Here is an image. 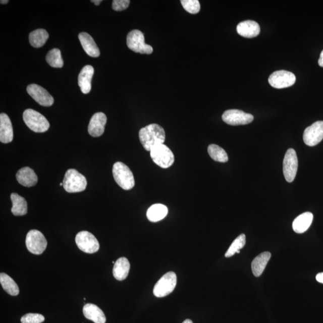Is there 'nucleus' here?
Returning a JSON list of instances; mask_svg holds the SVG:
<instances>
[{
    "instance_id": "obj_1",
    "label": "nucleus",
    "mask_w": 323,
    "mask_h": 323,
    "mask_svg": "<svg viewBox=\"0 0 323 323\" xmlns=\"http://www.w3.org/2000/svg\"><path fill=\"white\" fill-rule=\"evenodd\" d=\"M166 132L160 125L153 124L146 126L139 132V138L145 150L150 151L158 145L164 144Z\"/></svg>"
},
{
    "instance_id": "obj_2",
    "label": "nucleus",
    "mask_w": 323,
    "mask_h": 323,
    "mask_svg": "<svg viewBox=\"0 0 323 323\" xmlns=\"http://www.w3.org/2000/svg\"><path fill=\"white\" fill-rule=\"evenodd\" d=\"M113 174L116 182L124 190H131L135 186L133 174L129 168L121 162L116 163L113 167Z\"/></svg>"
},
{
    "instance_id": "obj_3",
    "label": "nucleus",
    "mask_w": 323,
    "mask_h": 323,
    "mask_svg": "<svg viewBox=\"0 0 323 323\" xmlns=\"http://www.w3.org/2000/svg\"><path fill=\"white\" fill-rule=\"evenodd\" d=\"M63 183L64 189L69 193L83 192L87 186L85 177L74 169L67 171Z\"/></svg>"
},
{
    "instance_id": "obj_4",
    "label": "nucleus",
    "mask_w": 323,
    "mask_h": 323,
    "mask_svg": "<svg viewBox=\"0 0 323 323\" xmlns=\"http://www.w3.org/2000/svg\"><path fill=\"white\" fill-rule=\"evenodd\" d=\"M23 119L27 127L37 133H43L49 129L50 124L47 119L34 110H26L23 113Z\"/></svg>"
},
{
    "instance_id": "obj_5",
    "label": "nucleus",
    "mask_w": 323,
    "mask_h": 323,
    "mask_svg": "<svg viewBox=\"0 0 323 323\" xmlns=\"http://www.w3.org/2000/svg\"><path fill=\"white\" fill-rule=\"evenodd\" d=\"M127 43L129 48L135 52L147 55L153 53V47L145 43L144 34L140 30H134L129 32Z\"/></svg>"
},
{
    "instance_id": "obj_6",
    "label": "nucleus",
    "mask_w": 323,
    "mask_h": 323,
    "mask_svg": "<svg viewBox=\"0 0 323 323\" xmlns=\"http://www.w3.org/2000/svg\"><path fill=\"white\" fill-rule=\"evenodd\" d=\"M154 163L163 169H168L174 163V155L169 147L164 144L157 145L150 151Z\"/></svg>"
},
{
    "instance_id": "obj_7",
    "label": "nucleus",
    "mask_w": 323,
    "mask_h": 323,
    "mask_svg": "<svg viewBox=\"0 0 323 323\" xmlns=\"http://www.w3.org/2000/svg\"><path fill=\"white\" fill-rule=\"evenodd\" d=\"M177 276L175 273L169 272L158 281L153 289V294L157 298H164L170 295L176 288Z\"/></svg>"
},
{
    "instance_id": "obj_8",
    "label": "nucleus",
    "mask_w": 323,
    "mask_h": 323,
    "mask_svg": "<svg viewBox=\"0 0 323 323\" xmlns=\"http://www.w3.org/2000/svg\"><path fill=\"white\" fill-rule=\"evenodd\" d=\"M47 245L46 239L41 232L35 229L28 232L26 237V246L30 253L41 254L46 250Z\"/></svg>"
},
{
    "instance_id": "obj_9",
    "label": "nucleus",
    "mask_w": 323,
    "mask_h": 323,
    "mask_svg": "<svg viewBox=\"0 0 323 323\" xmlns=\"http://www.w3.org/2000/svg\"><path fill=\"white\" fill-rule=\"evenodd\" d=\"M76 242L80 250L86 253H95L99 249L98 241L88 231H81L77 234Z\"/></svg>"
},
{
    "instance_id": "obj_10",
    "label": "nucleus",
    "mask_w": 323,
    "mask_h": 323,
    "mask_svg": "<svg viewBox=\"0 0 323 323\" xmlns=\"http://www.w3.org/2000/svg\"><path fill=\"white\" fill-rule=\"evenodd\" d=\"M296 80L293 73L286 70H279L271 74L268 82L274 88L283 89L293 86Z\"/></svg>"
},
{
    "instance_id": "obj_11",
    "label": "nucleus",
    "mask_w": 323,
    "mask_h": 323,
    "mask_svg": "<svg viewBox=\"0 0 323 323\" xmlns=\"http://www.w3.org/2000/svg\"><path fill=\"white\" fill-rule=\"evenodd\" d=\"M298 160L295 150L290 148L287 151L283 161V173L287 182L295 180L298 171Z\"/></svg>"
},
{
    "instance_id": "obj_12",
    "label": "nucleus",
    "mask_w": 323,
    "mask_h": 323,
    "mask_svg": "<svg viewBox=\"0 0 323 323\" xmlns=\"http://www.w3.org/2000/svg\"><path fill=\"white\" fill-rule=\"evenodd\" d=\"M222 119L229 125L238 126L250 124L254 120L253 116L240 110H228L222 115Z\"/></svg>"
},
{
    "instance_id": "obj_13",
    "label": "nucleus",
    "mask_w": 323,
    "mask_h": 323,
    "mask_svg": "<svg viewBox=\"0 0 323 323\" xmlns=\"http://www.w3.org/2000/svg\"><path fill=\"white\" fill-rule=\"evenodd\" d=\"M303 138L305 144L310 147L320 143L323 139V121L316 122L306 128Z\"/></svg>"
},
{
    "instance_id": "obj_14",
    "label": "nucleus",
    "mask_w": 323,
    "mask_h": 323,
    "mask_svg": "<svg viewBox=\"0 0 323 323\" xmlns=\"http://www.w3.org/2000/svg\"><path fill=\"white\" fill-rule=\"evenodd\" d=\"M28 94L38 104L44 106L52 105L54 99L47 90L37 84H31L27 88Z\"/></svg>"
},
{
    "instance_id": "obj_15",
    "label": "nucleus",
    "mask_w": 323,
    "mask_h": 323,
    "mask_svg": "<svg viewBox=\"0 0 323 323\" xmlns=\"http://www.w3.org/2000/svg\"><path fill=\"white\" fill-rule=\"evenodd\" d=\"M106 116L104 113H96L90 119L88 126L89 134L93 137L101 136L105 131Z\"/></svg>"
},
{
    "instance_id": "obj_16",
    "label": "nucleus",
    "mask_w": 323,
    "mask_h": 323,
    "mask_svg": "<svg viewBox=\"0 0 323 323\" xmlns=\"http://www.w3.org/2000/svg\"><path fill=\"white\" fill-rule=\"evenodd\" d=\"M14 140V131L11 119L5 113L0 115V141L7 144Z\"/></svg>"
},
{
    "instance_id": "obj_17",
    "label": "nucleus",
    "mask_w": 323,
    "mask_h": 323,
    "mask_svg": "<svg viewBox=\"0 0 323 323\" xmlns=\"http://www.w3.org/2000/svg\"><path fill=\"white\" fill-rule=\"evenodd\" d=\"M94 74V69L91 66L84 67L78 77L79 86L84 94L89 93L91 90V81Z\"/></svg>"
},
{
    "instance_id": "obj_18",
    "label": "nucleus",
    "mask_w": 323,
    "mask_h": 323,
    "mask_svg": "<svg viewBox=\"0 0 323 323\" xmlns=\"http://www.w3.org/2000/svg\"><path fill=\"white\" fill-rule=\"evenodd\" d=\"M16 179L20 185L30 187L36 185L38 177L33 170L30 167L22 168L16 174Z\"/></svg>"
},
{
    "instance_id": "obj_19",
    "label": "nucleus",
    "mask_w": 323,
    "mask_h": 323,
    "mask_svg": "<svg viewBox=\"0 0 323 323\" xmlns=\"http://www.w3.org/2000/svg\"><path fill=\"white\" fill-rule=\"evenodd\" d=\"M237 31L242 37L253 38L260 34V28L256 22L248 20L240 22L237 25Z\"/></svg>"
},
{
    "instance_id": "obj_20",
    "label": "nucleus",
    "mask_w": 323,
    "mask_h": 323,
    "mask_svg": "<svg viewBox=\"0 0 323 323\" xmlns=\"http://www.w3.org/2000/svg\"><path fill=\"white\" fill-rule=\"evenodd\" d=\"M79 38L81 44L85 52L91 57H98L100 51L94 40L87 32H81L79 35Z\"/></svg>"
},
{
    "instance_id": "obj_21",
    "label": "nucleus",
    "mask_w": 323,
    "mask_h": 323,
    "mask_svg": "<svg viewBox=\"0 0 323 323\" xmlns=\"http://www.w3.org/2000/svg\"><path fill=\"white\" fill-rule=\"evenodd\" d=\"M83 312L87 319L95 323H105L106 317L102 310L92 303H87L83 306Z\"/></svg>"
},
{
    "instance_id": "obj_22",
    "label": "nucleus",
    "mask_w": 323,
    "mask_h": 323,
    "mask_svg": "<svg viewBox=\"0 0 323 323\" xmlns=\"http://www.w3.org/2000/svg\"><path fill=\"white\" fill-rule=\"evenodd\" d=\"M313 214L311 212L303 213L297 217L293 222V231L297 234H303L306 232L312 224Z\"/></svg>"
},
{
    "instance_id": "obj_23",
    "label": "nucleus",
    "mask_w": 323,
    "mask_h": 323,
    "mask_svg": "<svg viewBox=\"0 0 323 323\" xmlns=\"http://www.w3.org/2000/svg\"><path fill=\"white\" fill-rule=\"evenodd\" d=\"M130 270V263L126 257L119 258L113 267V274L115 279L123 281L127 279Z\"/></svg>"
},
{
    "instance_id": "obj_24",
    "label": "nucleus",
    "mask_w": 323,
    "mask_h": 323,
    "mask_svg": "<svg viewBox=\"0 0 323 323\" xmlns=\"http://www.w3.org/2000/svg\"><path fill=\"white\" fill-rule=\"evenodd\" d=\"M271 257L270 252H263L252 261L251 270L255 277H258L262 274Z\"/></svg>"
},
{
    "instance_id": "obj_25",
    "label": "nucleus",
    "mask_w": 323,
    "mask_h": 323,
    "mask_svg": "<svg viewBox=\"0 0 323 323\" xmlns=\"http://www.w3.org/2000/svg\"><path fill=\"white\" fill-rule=\"evenodd\" d=\"M11 198L13 205L11 209L12 214L15 216H22L27 214V202L25 198L16 193L11 194Z\"/></svg>"
},
{
    "instance_id": "obj_26",
    "label": "nucleus",
    "mask_w": 323,
    "mask_h": 323,
    "mask_svg": "<svg viewBox=\"0 0 323 323\" xmlns=\"http://www.w3.org/2000/svg\"><path fill=\"white\" fill-rule=\"evenodd\" d=\"M168 208L166 205L156 203L151 205L148 209L147 217L148 221L151 222H157L164 219L168 214Z\"/></svg>"
},
{
    "instance_id": "obj_27",
    "label": "nucleus",
    "mask_w": 323,
    "mask_h": 323,
    "mask_svg": "<svg viewBox=\"0 0 323 323\" xmlns=\"http://www.w3.org/2000/svg\"><path fill=\"white\" fill-rule=\"evenodd\" d=\"M48 38V32L43 29H38V30L32 31L29 35L30 43L32 47L39 48L46 43Z\"/></svg>"
},
{
    "instance_id": "obj_28",
    "label": "nucleus",
    "mask_w": 323,
    "mask_h": 323,
    "mask_svg": "<svg viewBox=\"0 0 323 323\" xmlns=\"http://www.w3.org/2000/svg\"><path fill=\"white\" fill-rule=\"evenodd\" d=\"M0 283L9 295L14 296L19 295V289L17 284L8 274H0Z\"/></svg>"
},
{
    "instance_id": "obj_29",
    "label": "nucleus",
    "mask_w": 323,
    "mask_h": 323,
    "mask_svg": "<svg viewBox=\"0 0 323 323\" xmlns=\"http://www.w3.org/2000/svg\"><path fill=\"white\" fill-rule=\"evenodd\" d=\"M208 153L213 160L219 163H226L228 161V154L224 148L218 145L211 144L208 147Z\"/></svg>"
},
{
    "instance_id": "obj_30",
    "label": "nucleus",
    "mask_w": 323,
    "mask_h": 323,
    "mask_svg": "<svg viewBox=\"0 0 323 323\" xmlns=\"http://www.w3.org/2000/svg\"><path fill=\"white\" fill-rule=\"evenodd\" d=\"M46 60L48 65L53 68H62L64 66L61 51L58 48H53L48 51Z\"/></svg>"
},
{
    "instance_id": "obj_31",
    "label": "nucleus",
    "mask_w": 323,
    "mask_h": 323,
    "mask_svg": "<svg viewBox=\"0 0 323 323\" xmlns=\"http://www.w3.org/2000/svg\"><path fill=\"white\" fill-rule=\"evenodd\" d=\"M246 243V237L244 234H241L232 242L230 247L225 254L226 257H230L236 253H240V250L245 246Z\"/></svg>"
},
{
    "instance_id": "obj_32",
    "label": "nucleus",
    "mask_w": 323,
    "mask_h": 323,
    "mask_svg": "<svg viewBox=\"0 0 323 323\" xmlns=\"http://www.w3.org/2000/svg\"><path fill=\"white\" fill-rule=\"evenodd\" d=\"M180 2L183 8L189 14H198L201 10V5L198 0H182Z\"/></svg>"
},
{
    "instance_id": "obj_33",
    "label": "nucleus",
    "mask_w": 323,
    "mask_h": 323,
    "mask_svg": "<svg viewBox=\"0 0 323 323\" xmlns=\"http://www.w3.org/2000/svg\"><path fill=\"white\" fill-rule=\"evenodd\" d=\"M44 316L39 314L29 313L21 318L22 323H41L44 321Z\"/></svg>"
},
{
    "instance_id": "obj_34",
    "label": "nucleus",
    "mask_w": 323,
    "mask_h": 323,
    "mask_svg": "<svg viewBox=\"0 0 323 323\" xmlns=\"http://www.w3.org/2000/svg\"><path fill=\"white\" fill-rule=\"evenodd\" d=\"M129 4V0H114L113 2L112 8L115 11L120 12L127 9Z\"/></svg>"
},
{
    "instance_id": "obj_35",
    "label": "nucleus",
    "mask_w": 323,
    "mask_h": 323,
    "mask_svg": "<svg viewBox=\"0 0 323 323\" xmlns=\"http://www.w3.org/2000/svg\"><path fill=\"white\" fill-rule=\"evenodd\" d=\"M316 280L318 282L323 284V273L316 275Z\"/></svg>"
},
{
    "instance_id": "obj_36",
    "label": "nucleus",
    "mask_w": 323,
    "mask_h": 323,
    "mask_svg": "<svg viewBox=\"0 0 323 323\" xmlns=\"http://www.w3.org/2000/svg\"><path fill=\"white\" fill-rule=\"evenodd\" d=\"M318 64L319 66L323 67V50L321 51L320 57H319Z\"/></svg>"
},
{
    "instance_id": "obj_37",
    "label": "nucleus",
    "mask_w": 323,
    "mask_h": 323,
    "mask_svg": "<svg viewBox=\"0 0 323 323\" xmlns=\"http://www.w3.org/2000/svg\"><path fill=\"white\" fill-rule=\"evenodd\" d=\"M102 2V0H93V1H91V2L94 3L96 6L99 5L100 3H101Z\"/></svg>"
},
{
    "instance_id": "obj_38",
    "label": "nucleus",
    "mask_w": 323,
    "mask_h": 323,
    "mask_svg": "<svg viewBox=\"0 0 323 323\" xmlns=\"http://www.w3.org/2000/svg\"><path fill=\"white\" fill-rule=\"evenodd\" d=\"M8 0H2V1L0 2V3H1V4L3 5L8 4Z\"/></svg>"
},
{
    "instance_id": "obj_39",
    "label": "nucleus",
    "mask_w": 323,
    "mask_h": 323,
    "mask_svg": "<svg viewBox=\"0 0 323 323\" xmlns=\"http://www.w3.org/2000/svg\"><path fill=\"white\" fill-rule=\"evenodd\" d=\"M182 323H193L192 320H190L189 319H187L186 320L184 321Z\"/></svg>"
}]
</instances>
